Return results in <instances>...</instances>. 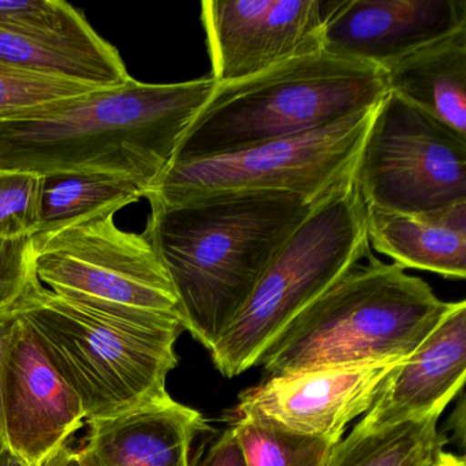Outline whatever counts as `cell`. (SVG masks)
I'll list each match as a JSON object with an SVG mask.
<instances>
[{
  "label": "cell",
  "instance_id": "obj_1",
  "mask_svg": "<svg viewBox=\"0 0 466 466\" xmlns=\"http://www.w3.org/2000/svg\"><path fill=\"white\" fill-rule=\"evenodd\" d=\"M215 88L211 77L174 84L132 77L0 122V171L108 174L148 193Z\"/></svg>",
  "mask_w": 466,
  "mask_h": 466
},
{
  "label": "cell",
  "instance_id": "obj_2",
  "mask_svg": "<svg viewBox=\"0 0 466 466\" xmlns=\"http://www.w3.org/2000/svg\"><path fill=\"white\" fill-rule=\"evenodd\" d=\"M315 201L238 190L149 203L144 234L170 278L182 327L204 348L220 339Z\"/></svg>",
  "mask_w": 466,
  "mask_h": 466
},
{
  "label": "cell",
  "instance_id": "obj_3",
  "mask_svg": "<svg viewBox=\"0 0 466 466\" xmlns=\"http://www.w3.org/2000/svg\"><path fill=\"white\" fill-rule=\"evenodd\" d=\"M308 305L264 351L268 378L405 359L435 329L451 302L419 277L370 253Z\"/></svg>",
  "mask_w": 466,
  "mask_h": 466
},
{
  "label": "cell",
  "instance_id": "obj_4",
  "mask_svg": "<svg viewBox=\"0 0 466 466\" xmlns=\"http://www.w3.org/2000/svg\"><path fill=\"white\" fill-rule=\"evenodd\" d=\"M389 94L381 67L326 51L219 86L182 138L173 162L207 159L331 127Z\"/></svg>",
  "mask_w": 466,
  "mask_h": 466
},
{
  "label": "cell",
  "instance_id": "obj_5",
  "mask_svg": "<svg viewBox=\"0 0 466 466\" xmlns=\"http://www.w3.org/2000/svg\"><path fill=\"white\" fill-rule=\"evenodd\" d=\"M40 348L80 398L86 421L168 395L181 320L140 323L56 296L35 280L15 305Z\"/></svg>",
  "mask_w": 466,
  "mask_h": 466
},
{
  "label": "cell",
  "instance_id": "obj_6",
  "mask_svg": "<svg viewBox=\"0 0 466 466\" xmlns=\"http://www.w3.org/2000/svg\"><path fill=\"white\" fill-rule=\"evenodd\" d=\"M367 208L353 174L313 204L209 350L226 378L258 365L278 335L370 255Z\"/></svg>",
  "mask_w": 466,
  "mask_h": 466
},
{
  "label": "cell",
  "instance_id": "obj_7",
  "mask_svg": "<svg viewBox=\"0 0 466 466\" xmlns=\"http://www.w3.org/2000/svg\"><path fill=\"white\" fill-rule=\"evenodd\" d=\"M114 217L35 236L37 280L56 296L125 320L179 319L176 291L157 250L146 234L122 230Z\"/></svg>",
  "mask_w": 466,
  "mask_h": 466
},
{
  "label": "cell",
  "instance_id": "obj_8",
  "mask_svg": "<svg viewBox=\"0 0 466 466\" xmlns=\"http://www.w3.org/2000/svg\"><path fill=\"white\" fill-rule=\"evenodd\" d=\"M376 107L305 135L170 163L146 198L174 204L208 193L279 190L318 200L353 174Z\"/></svg>",
  "mask_w": 466,
  "mask_h": 466
},
{
  "label": "cell",
  "instance_id": "obj_9",
  "mask_svg": "<svg viewBox=\"0 0 466 466\" xmlns=\"http://www.w3.org/2000/svg\"><path fill=\"white\" fill-rule=\"evenodd\" d=\"M365 207L432 211L466 200V138L387 94L353 171Z\"/></svg>",
  "mask_w": 466,
  "mask_h": 466
},
{
  "label": "cell",
  "instance_id": "obj_10",
  "mask_svg": "<svg viewBox=\"0 0 466 466\" xmlns=\"http://www.w3.org/2000/svg\"><path fill=\"white\" fill-rule=\"evenodd\" d=\"M201 23L217 86L323 51V0H204Z\"/></svg>",
  "mask_w": 466,
  "mask_h": 466
},
{
  "label": "cell",
  "instance_id": "obj_11",
  "mask_svg": "<svg viewBox=\"0 0 466 466\" xmlns=\"http://www.w3.org/2000/svg\"><path fill=\"white\" fill-rule=\"evenodd\" d=\"M402 360L267 378L239 394L237 417H255L290 432L337 444L346 427L372 408L390 373Z\"/></svg>",
  "mask_w": 466,
  "mask_h": 466
},
{
  "label": "cell",
  "instance_id": "obj_12",
  "mask_svg": "<svg viewBox=\"0 0 466 466\" xmlns=\"http://www.w3.org/2000/svg\"><path fill=\"white\" fill-rule=\"evenodd\" d=\"M2 421L6 446L32 466L66 446L86 421L80 398L17 310L2 367Z\"/></svg>",
  "mask_w": 466,
  "mask_h": 466
},
{
  "label": "cell",
  "instance_id": "obj_13",
  "mask_svg": "<svg viewBox=\"0 0 466 466\" xmlns=\"http://www.w3.org/2000/svg\"><path fill=\"white\" fill-rule=\"evenodd\" d=\"M462 26L465 0H323V51L381 69Z\"/></svg>",
  "mask_w": 466,
  "mask_h": 466
},
{
  "label": "cell",
  "instance_id": "obj_14",
  "mask_svg": "<svg viewBox=\"0 0 466 466\" xmlns=\"http://www.w3.org/2000/svg\"><path fill=\"white\" fill-rule=\"evenodd\" d=\"M466 379V302H451L428 337L390 373L372 408L356 425L375 431L441 416Z\"/></svg>",
  "mask_w": 466,
  "mask_h": 466
},
{
  "label": "cell",
  "instance_id": "obj_15",
  "mask_svg": "<svg viewBox=\"0 0 466 466\" xmlns=\"http://www.w3.org/2000/svg\"><path fill=\"white\" fill-rule=\"evenodd\" d=\"M207 430L196 409L166 395L88 421V432L76 452L83 466H190L193 441Z\"/></svg>",
  "mask_w": 466,
  "mask_h": 466
},
{
  "label": "cell",
  "instance_id": "obj_16",
  "mask_svg": "<svg viewBox=\"0 0 466 466\" xmlns=\"http://www.w3.org/2000/svg\"><path fill=\"white\" fill-rule=\"evenodd\" d=\"M365 208L370 249L403 269L465 279L466 200L414 214Z\"/></svg>",
  "mask_w": 466,
  "mask_h": 466
},
{
  "label": "cell",
  "instance_id": "obj_17",
  "mask_svg": "<svg viewBox=\"0 0 466 466\" xmlns=\"http://www.w3.org/2000/svg\"><path fill=\"white\" fill-rule=\"evenodd\" d=\"M383 70L390 94L466 138V26Z\"/></svg>",
  "mask_w": 466,
  "mask_h": 466
},
{
  "label": "cell",
  "instance_id": "obj_18",
  "mask_svg": "<svg viewBox=\"0 0 466 466\" xmlns=\"http://www.w3.org/2000/svg\"><path fill=\"white\" fill-rule=\"evenodd\" d=\"M39 178V212L35 236L53 233L72 223L103 215H116L147 195V190L137 182L108 174L59 173Z\"/></svg>",
  "mask_w": 466,
  "mask_h": 466
},
{
  "label": "cell",
  "instance_id": "obj_19",
  "mask_svg": "<svg viewBox=\"0 0 466 466\" xmlns=\"http://www.w3.org/2000/svg\"><path fill=\"white\" fill-rule=\"evenodd\" d=\"M0 64L95 88L122 86L132 78L113 45L103 50L51 45L0 26Z\"/></svg>",
  "mask_w": 466,
  "mask_h": 466
},
{
  "label": "cell",
  "instance_id": "obj_20",
  "mask_svg": "<svg viewBox=\"0 0 466 466\" xmlns=\"http://www.w3.org/2000/svg\"><path fill=\"white\" fill-rule=\"evenodd\" d=\"M438 414L364 431L354 427L332 449L326 466H436L447 443Z\"/></svg>",
  "mask_w": 466,
  "mask_h": 466
},
{
  "label": "cell",
  "instance_id": "obj_21",
  "mask_svg": "<svg viewBox=\"0 0 466 466\" xmlns=\"http://www.w3.org/2000/svg\"><path fill=\"white\" fill-rule=\"evenodd\" d=\"M0 26L51 45L110 47L83 13L62 0H0Z\"/></svg>",
  "mask_w": 466,
  "mask_h": 466
},
{
  "label": "cell",
  "instance_id": "obj_22",
  "mask_svg": "<svg viewBox=\"0 0 466 466\" xmlns=\"http://www.w3.org/2000/svg\"><path fill=\"white\" fill-rule=\"evenodd\" d=\"M248 466H326L335 443L299 435L255 417L231 424Z\"/></svg>",
  "mask_w": 466,
  "mask_h": 466
},
{
  "label": "cell",
  "instance_id": "obj_23",
  "mask_svg": "<svg viewBox=\"0 0 466 466\" xmlns=\"http://www.w3.org/2000/svg\"><path fill=\"white\" fill-rule=\"evenodd\" d=\"M95 89L100 88L0 64V122L28 116Z\"/></svg>",
  "mask_w": 466,
  "mask_h": 466
},
{
  "label": "cell",
  "instance_id": "obj_24",
  "mask_svg": "<svg viewBox=\"0 0 466 466\" xmlns=\"http://www.w3.org/2000/svg\"><path fill=\"white\" fill-rule=\"evenodd\" d=\"M39 181L31 174L0 171V241L36 234Z\"/></svg>",
  "mask_w": 466,
  "mask_h": 466
},
{
  "label": "cell",
  "instance_id": "obj_25",
  "mask_svg": "<svg viewBox=\"0 0 466 466\" xmlns=\"http://www.w3.org/2000/svg\"><path fill=\"white\" fill-rule=\"evenodd\" d=\"M36 279L34 237L0 241V316L12 310Z\"/></svg>",
  "mask_w": 466,
  "mask_h": 466
},
{
  "label": "cell",
  "instance_id": "obj_26",
  "mask_svg": "<svg viewBox=\"0 0 466 466\" xmlns=\"http://www.w3.org/2000/svg\"><path fill=\"white\" fill-rule=\"evenodd\" d=\"M190 466H248L233 427L220 433L204 452H198Z\"/></svg>",
  "mask_w": 466,
  "mask_h": 466
},
{
  "label": "cell",
  "instance_id": "obj_27",
  "mask_svg": "<svg viewBox=\"0 0 466 466\" xmlns=\"http://www.w3.org/2000/svg\"><path fill=\"white\" fill-rule=\"evenodd\" d=\"M15 321V307L0 316V451L6 446L4 436V421H2V367H4L5 353H6L7 345H9Z\"/></svg>",
  "mask_w": 466,
  "mask_h": 466
},
{
  "label": "cell",
  "instance_id": "obj_28",
  "mask_svg": "<svg viewBox=\"0 0 466 466\" xmlns=\"http://www.w3.org/2000/svg\"><path fill=\"white\" fill-rule=\"evenodd\" d=\"M42 466H83L76 450L64 446L56 454L51 455Z\"/></svg>",
  "mask_w": 466,
  "mask_h": 466
},
{
  "label": "cell",
  "instance_id": "obj_29",
  "mask_svg": "<svg viewBox=\"0 0 466 466\" xmlns=\"http://www.w3.org/2000/svg\"><path fill=\"white\" fill-rule=\"evenodd\" d=\"M0 466H32L28 461L24 460L10 447L5 446L0 451Z\"/></svg>",
  "mask_w": 466,
  "mask_h": 466
},
{
  "label": "cell",
  "instance_id": "obj_30",
  "mask_svg": "<svg viewBox=\"0 0 466 466\" xmlns=\"http://www.w3.org/2000/svg\"><path fill=\"white\" fill-rule=\"evenodd\" d=\"M436 466H466L465 458L458 457V455L451 454V452L441 451L439 455L438 463Z\"/></svg>",
  "mask_w": 466,
  "mask_h": 466
}]
</instances>
